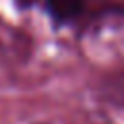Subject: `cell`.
Instances as JSON below:
<instances>
[{"mask_svg":"<svg viewBox=\"0 0 124 124\" xmlns=\"http://www.w3.org/2000/svg\"><path fill=\"white\" fill-rule=\"evenodd\" d=\"M87 0H46V12L58 23H70L78 19Z\"/></svg>","mask_w":124,"mask_h":124,"instance_id":"obj_1","label":"cell"},{"mask_svg":"<svg viewBox=\"0 0 124 124\" xmlns=\"http://www.w3.org/2000/svg\"><path fill=\"white\" fill-rule=\"evenodd\" d=\"M101 95L108 103L118 105V107H124V76H116V78L105 79L103 89H101Z\"/></svg>","mask_w":124,"mask_h":124,"instance_id":"obj_2","label":"cell"},{"mask_svg":"<svg viewBox=\"0 0 124 124\" xmlns=\"http://www.w3.org/2000/svg\"><path fill=\"white\" fill-rule=\"evenodd\" d=\"M31 4H35V0H17V6L19 8H29Z\"/></svg>","mask_w":124,"mask_h":124,"instance_id":"obj_3","label":"cell"}]
</instances>
